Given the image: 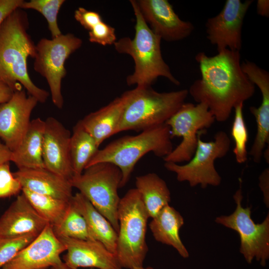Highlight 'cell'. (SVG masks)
<instances>
[{
    "instance_id": "40",
    "label": "cell",
    "mask_w": 269,
    "mask_h": 269,
    "mask_svg": "<svg viewBox=\"0 0 269 269\" xmlns=\"http://www.w3.org/2000/svg\"><path fill=\"white\" fill-rule=\"evenodd\" d=\"M51 269H73L68 267L62 261L60 264L51 267Z\"/></svg>"
},
{
    "instance_id": "20",
    "label": "cell",
    "mask_w": 269,
    "mask_h": 269,
    "mask_svg": "<svg viewBox=\"0 0 269 269\" xmlns=\"http://www.w3.org/2000/svg\"><path fill=\"white\" fill-rule=\"evenodd\" d=\"M13 174L22 188L67 201L73 197L70 181L45 167L20 168Z\"/></svg>"
},
{
    "instance_id": "38",
    "label": "cell",
    "mask_w": 269,
    "mask_h": 269,
    "mask_svg": "<svg viewBox=\"0 0 269 269\" xmlns=\"http://www.w3.org/2000/svg\"><path fill=\"white\" fill-rule=\"evenodd\" d=\"M12 151L0 139V165L11 161Z\"/></svg>"
},
{
    "instance_id": "23",
    "label": "cell",
    "mask_w": 269,
    "mask_h": 269,
    "mask_svg": "<svg viewBox=\"0 0 269 269\" xmlns=\"http://www.w3.org/2000/svg\"><path fill=\"white\" fill-rule=\"evenodd\" d=\"M151 219L149 227L155 240L172 247L182 258H188V251L179 235L180 229L184 223L180 213L168 205Z\"/></svg>"
},
{
    "instance_id": "13",
    "label": "cell",
    "mask_w": 269,
    "mask_h": 269,
    "mask_svg": "<svg viewBox=\"0 0 269 269\" xmlns=\"http://www.w3.org/2000/svg\"><path fill=\"white\" fill-rule=\"evenodd\" d=\"M66 251L63 243L48 224L37 236L21 250L2 269H48L61 263Z\"/></svg>"
},
{
    "instance_id": "18",
    "label": "cell",
    "mask_w": 269,
    "mask_h": 269,
    "mask_svg": "<svg viewBox=\"0 0 269 269\" xmlns=\"http://www.w3.org/2000/svg\"><path fill=\"white\" fill-rule=\"evenodd\" d=\"M66 247L63 262L73 269H123L115 254L97 240H81L59 237Z\"/></svg>"
},
{
    "instance_id": "27",
    "label": "cell",
    "mask_w": 269,
    "mask_h": 269,
    "mask_svg": "<svg viewBox=\"0 0 269 269\" xmlns=\"http://www.w3.org/2000/svg\"><path fill=\"white\" fill-rule=\"evenodd\" d=\"M21 191L36 212L52 227L61 223L70 205L71 201L38 194L25 188H22Z\"/></svg>"
},
{
    "instance_id": "30",
    "label": "cell",
    "mask_w": 269,
    "mask_h": 269,
    "mask_svg": "<svg viewBox=\"0 0 269 269\" xmlns=\"http://www.w3.org/2000/svg\"><path fill=\"white\" fill-rule=\"evenodd\" d=\"M64 0H31L23 1L20 9H31L36 10L46 19L52 38L62 34L57 22L59 11L65 2Z\"/></svg>"
},
{
    "instance_id": "25",
    "label": "cell",
    "mask_w": 269,
    "mask_h": 269,
    "mask_svg": "<svg viewBox=\"0 0 269 269\" xmlns=\"http://www.w3.org/2000/svg\"><path fill=\"white\" fill-rule=\"evenodd\" d=\"M135 186L149 218L154 217L171 200L165 181L155 173L137 176Z\"/></svg>"
},
{
    "instance_id": "15",
    "label": "cell",
    "mask_w": 269,
    "mask_h": 269,
    "mask_svg": "<svg viewBox=\"0 0 269 269\" xmlns=\"http://www.w3.org/2000/svg\"><path fill=\"white\" fill-rule=\"evenodd\" d=\"M136 1L144 20L161 39L177 41L188 37L193 32V24L181 20L168 0Z\"/></svg>"
},
{
    "instance_id": "5",
    "label": "cell",
    "mask_w": 269,
    "mask_h": 269,
    "mask_svg": "<svg viewBox=\"0 0 269 269\" xmlns=\"http://www.w3.org/2000/svg\"><path fill=\"white\" fill-rule=\"evenodd\" d=\"M126 100L118 133L142 132L167 122L185 103L188 90L158 92L151 86L136 87L124 93Z\"/></svg>"
},
{
    "instance_id": "11",
    "label": "cell",
    "mask_w": 269,
    "mask_h": 269,
    "mask_svg": "<svg viewBox=\"0 0 269 269\" xmlns=\"http://www.w3.org/2000/svg\"><path fill=\"white\" fill-rule=\"evenodd\" d=\"M215 121L206 104L185 102L165 123L171 138L181 137L182 140L164 161L178 164L189 161L195 152L199 132L211 127Z\"/></svg>"
},
{
    "instance_id": "7",
    "label": "cell",
    "mask_w": 269,
    "mask_h": 269,
    "mask_svg": "<svg viewBox=\"0 0 269 269\" xmlns=\"http://www.w3.org/2000/svg\"><path fill=\"white\" fill-rule=\"evenodd\" d=\"M122 172L115 164L102 162L91 165L70 182L112 224L119 230L118 208L120 200L118 189Z\"/></svg>"
},
{
    "instance_id": "12",
    "label": "cell",
    "mask_w": 269,
    "mask_h": 269,
    "mask_svg": "<svg viewBox=\"0 0 269 269\" xmlns=\"http://www.w3.org/2000/svg\"><path fill=\"white\" fill-rule=\"evenodd\" d=\"M253 0H227L220 12L208 18L205 24L207 38L217 51L228 49L240 51L245 16Z\"/></svg>"
},
{
    "instance_id": "41",
    "label": "cell",
    "mask_w": 269,
    "mask_h": 269,
    "mask_svg": "<svg viewBox=\"0 0 269 269\" xmlns=\"http://www.w3.org/2000/svg\"><path fill=\"white\" fill-rule=\"evenodd\" d=\"M264 156V158H265L267 162L268 163H269V146H268V148L266 149H264L263 153V156Z\"/></svg>"
},
{
    "instance_id": "16",
    "label": "cell",
    "mask_w": 269,
    "mask_h": 269,
    "mask_svg": "<svg viewBox=\"0 0 269 269\" xmlns=\"http://www.w3.org/2000/svg\"><path fill=\"white\" fill-rule=\"evenodd\" d=\"M42 158L45 168L71 181L74 176L70 155L71 134L55 118L45 121Z\"/></svg>"
},
{
    "instance_id": "6",
    "label": "cell",
    "mask_w": 269,
    "mask_h": 269,
    "mask_svg": "<svg viewBox=\"0 0 269 269\" xmlns=\"http://www.w3.org/2000/svg\"><path fill=\"white\" fill-rule=\"evenodd\" d=\"M117 214V258L123 268L143 266L148 252L145 235L149 217L136 188L120 199Z\"/></svg>"
},
{
    "instance_id": "21",
    "label": "cell",
    "mask_w": 269,
    "mask_h": 269,
    "mask_svg": "<svg viewBox=\"0 0 269 269\" xmlns=\"http://www.w3.org/2000/svg\"><path fill=\"white\" fill-rule=\"evenodd\" d=\"M124 93L107 105L80 120L99 146L106 139L118 134L125 103Z\"/></svg>"
},
{
    "instance_id": "33",
    "label": "cell",
    "mask_w": 269,
    "mask_h": 269,
    "mask_svg": "<svg viewBox=\"0 0 269 269\" xmlns=\"http://www.w3.org/2000/svg\"><path fill=\"white\" fill-rule=\"evenodd\" d=\"M116 40L115 29L103 21L89 31V40L92 43L106 46L114 45Z\"/></svg>"
},
{
    "instance_id": "32",
    "label": "cell",
    "mask_w": 269,
    "mask_h": 269,
    "mask_svg": "<svg viewBox=\"0 0 269 269\" xmlns=\"http://www.w3.org/2000/svg\"><path fill=\"white\" fill-rule=\"evenodd\" d=\"M22 190V186L11 172L9 162L0 165V198L17 194Z\"/></svg>"
},
{
    "instance_id": "2",
    "label": "cell",
    "mask_w": 269,
    "mask_h": 269,
    "mask_svg": "<svg viewBox=\"0 0 269 269\" xmlns=\"http://www.w3.org/2000/svg\"><path fill=\"white\" fill-rule=\"evenodd\" d=\"M26 13L17 8L0 25V80L14 92L22 89L38 102L45 103L49 93L36 86L28 73L27 59L34 58L35 46L27 32Z\"/></svg>"
},
{
    "instance_id": "42",
    "label": "cell",
    "mask_w": 269,
    "mask_h": 269,
    "mask_svg": "<svg viewBox=\"0 0 269 269\" xmlns=\"http://www.w3.org/2000/svg\"><path fill=\"white\" fill-rule=\"evenodd\" d=\"M130 269H154L152 267H144L143 266L134 267Z\"/></svg>"
},
{
    "instance_id": "29",
    "label": "cell",
    "mask_w": 269,
    "mask_h": 269,
    "mask_svg": "<svg viewBox=\"0 0 269 269\" xmlns=\"http://www.w3.org/2000/svg\"><path fill=\"white\" fill-rule=\"evenodd\" d=\"M244 103L235 108V115L231 129V135L235 145L233 152L236 161L240 164L245 163L248 158L247 144L248 141V132L243 114Z\"/></svg>"
},
{
    "instance_id": "8",
    "label": "cell",
    "mask_w": 269,
    "mask_h": 269,
    "mask_svg": "<svg viewBox=\"0 0 269 269\" xmlns=\"http://www.w3.org/2000/svg\"><path fill=\"white\" fill-rule=\"evenodd\" d=\"M200 136L199 133L195 152L189 161L183 165L165 162L164 167L175 173L178 181H187L191 187L218 186L221 177L215 168V161L227 155L230 148V138L222 131L218 132L210 141L202 140Z\"/></svg>"
},
{
    "instance_id": "24",
    "label": "cell",
    "mask_w": 269,
    "mask_h": 269,
    "mask_svg": "<svg viewBox=\"0 0 269 269\" xmlns=\"http://www.w3.org/2000/svg\"><path fill=\"white\" fill-rule=\"evenodd\" d=\"M71 203L86 220L95 239L116 254L118 233L107 219L80 192L73 195Z\"/></svg>"
},
{
    "instance_id": "4",
    "label": "cell",
    "mask_w": 269,
    "mask_h": 269,
    "mask_svg": "<svg viewBox=\"0 0 269 269\" xmlns=\"http://www.w3.org/2000/svg\"><path fill=\"white\" fill-rule=\"evenodd\" d=\"M171 139L170 129L166 124L145 130L135 135H125L99 149L86 168L102 162L115 164L122 172L120 188L123 187L143 156L150 152L163 158L167 156L173 149Z\"/></svg>"
},
{
    "instance_id": "26",
    "label": "cell",
    "mask_w": 269,
    "mask_h": 269,
    "mask_svg": "<svg viewBox=\"0 0 269 269\" xmlns=\"http://www.w3.org/2000/svg\"><path fill=\"white\" fill-rule=\"evenodd\" d=\"M94 137L85 129L80 121L73 129L70 141V155L74 176L81 174L98 151Z\"/></svg>"
},
{
    "instance_id": "28",
    "label": "cell",
    "mask_w": 269,
    "mask_h": 269,
    "mask_svg": "<svg viewBox=\"0 0 269 269\" xmlns=\"http://www.w3.org/2000/svg\"><path fill=\"white\" fill-rule=\"evenodd\" d=\"M57 237L81 240H96L84 217L70 203L61 223L52 227Z\"/></svg>"
},
{
    "instance_id": "9",
    "label": "cell",
    "mask_w": 269,
    "mask_h": 269,
    "mask_svg": "<svg viewBox=\"0 0 269 269\" xmlns=\"http://www.w3.org/2000/svg\"><path fill=\"white\" fill-rule=\"evenodd\" d=\"M82 43L81 38L67 33L50 39L42 38L35 46L33 68L46 80L52 102L59 109L64 103L61 83L67 73L65 62Z\"/></svg>"
},
{
    "instance_id": "34",
    "label": "cell",
    "mask_w": 269,
    "mask_h": 269,
    "mask_svg": "<svg viewBox=\"0 0 269 269\" xmlns=\"http://www.w3.org/2000/svg\"><path fill=\"white\" fill-rule=\"evenodd\" d=\"M74 16L76 20L89 31L103 21L98 12L86 9L82 7H78L75 11Z\"/></svg>"
},
{
    "instance_id": "3",
    "label": "cell",
    "mask_w": 269,
    "mask_h": 269,
    "mask_svg": "<svg viewBox=\"0 0 269 269\" xmlns=\"http://www.w3.org/2000/svg\"><path fill=\"white\" fill-rule=\"evenodd\" d=\"M135 17V34L133 39L124 37L114 44L119 53L130 55L134 60V72L126 78L128 85L149 87L159 77L167 79L175 85L180 82L172 75L161 52V39L150 28L144 20L137 1L130 0Z\"/></svg>"
},
{
    "instance_id": "14",
    "label": "cell",
    "mask_w": 269,
    "mask_h": 269,
    "mask_svg": "<svg viewBox=\"0 0 269 269\" xmlns=\"http://www.w3.org/2000/svg\"><path fill=\"white\" fill-rule=\"evenodd\" d=\"M38 103L22 89L14 92L7 102L0 104V139L12 152L20 144Z\"/></svg>"
},
{
    "instance_id": "39",
    "label": "cell",
    "mask_w": 269,
    "mask_h": 269,
    "mask_svg": "<svg viewBox=\"0 0 269 269\" xmlns=\"http://www.w3.org/2000/svg\"><path fill=\"white\" fill-rule=\"evenodd\" d=\"M257 11L259 15L268 17L269 16V0H258L257 3Z\"/></svg>"
},
{
    "instance_id": "35",
    "label": "cell",
    "mask_w": 269,
    "mask_h": 269,
    "mask_svg": "<svg viewBox=\"0 0 269 269\" xmlns=\"http://www.w3.org/2000/svg\"><path fill=\"white\" fill-rule=\"evenodd\" d=\"M23 0H0V25L14 10L20 8Z\"/></svg>"
},
{
    "instance_id": "10",
    "label": "cell",
    "mask_w": 269,
    "mask_h": 269,
    "mask_svg": "<svg viewBox=\"0 0 269 269\" xmlns=\"http://www.w3.org/2000/svg\"><path fill=\"white\" fill-rule=\"evenodd\" d=\"M240 187L233 196L236 208L229 215L216 218V223L237 232L240 238V252L248 264L254 259L266 266L269 259V215L261 223L256 224L251 218V207L242 205V191Z\"/></svg>"
},
{
    "instance_id": "36",
    "label": "cell",
    "mask_w": 269,
    "mask_h": 269,
    "mask_svg": "<svg viewBox=\"0 0 269 269\" xmlns=\"http://www.w3.org/2000/svg\"><path fill=\"white\" fill-rule=\"evenodd\" d=\"M259 187L263 192L264 201L268 207L269 204V169L267 168L260 174Z\"/></svg>"
},
{
    "instance_id": "19",
    "label": "cell",
    "mask_w": 269,
    "mask_h": 269,
    "mask_svg": "<svg viewBox=\"0 0 269 269\" xmlns=\"http://www.w3.org/2000/svg\"><path fill=\"white\" fill-rule=\"evenodd\" d=\"M48 224L22 193L0 217V240L38 235Z\"/></svg>"
},
{
    "instance_id": "22",
    "label": "cell",
    "mask_w": 269,
    "mask_h": 269,
    "mask_svg": "<svg viewBox=\"0 0 269 269\" xmlns=\"http://www.w3.org/2000/svg\"><path fill=\"white\" fill-rule=\"evenodd\" d=\"M45 121L40 118L31 120L17 148L12 152L11 161L20 168H44L42 147Z\"/></svg>"
},
{
    "instance_id": "1",
    "label": "cell",
    "mask_w": 269,
    "mask_h": 269,
    "mask_svg": "<svg viewBox=\"0 0 269 269\" xmlns=\"http://www.w3.org/2000/svg\"><path fill=\"white\" fill-rule=\"evenodd\" d=\"M195 60L201 78L192 84L188 93L198 103L207 105L216 121L225 122L234 108L255 92V86L242 70L240 51L225 49L214 56L201 52Z\"/></svg>"
},
{
    "instance_id": "31",
    "label": "cell",
    "mask_w": 269,
    "mask_h": 269,
    "mask_svg": "<svg viewBox=\"0 0 269 269\" xmlns=\"http://www.w3.org/2000/svg\"><path fill=\"white\" fill-rule=\"evenodd\" d=\"M37 235L30 234L18 238L0 240V268L11 261Z\"/></svg>"
},
{
    "instance_id": "37",
    "label": "cell",
    "mask_w": 269,
    "mask_h": 269,
    "mask_svg": "<svg viewBox=\"0 0 269 269\" xmlns=\"http://www.w3.org/2000/svg\"><path fill=\"white\" fill-rule=\"evenodd\" d=\"M14 92L11 88L0 80V104L9 100Z\"/></svg>"
},
{
    "instance_id": "17",
    "label": "cell",
    "mask_w": 269,
    "mask_h": 269,
    "mask_svg": "<svg viewBox=\"0 0 269 269\" xmlns=\"http://www.w3.org/2000/svg\"><path fill=\"white\" fill-rule=\"evenodd\" d=\"M242 70L248 79L259 88L262 103L257 108L250 107V112L257 123V133L249 154L255 163H260L265 147L269 144V73L249 60L241 63Z\"/></svg>"
}]
</instances>
